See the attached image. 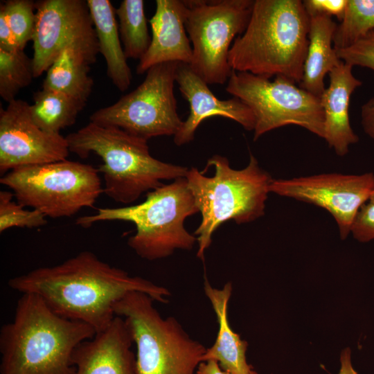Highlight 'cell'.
<instances>
[{"label": "cell", "instance_id": "cell-30", "mask_svg": "<svg viewBox=\"0 0 374 374\" xmlns=\"http://www.w3.org/2000/svg\"><path fill=\"white\" fill-rule=\"evenodd\" d=\"M350 233L361 242L374 240V189L358 211Z\"/></svg>", "mask_w": 374, "mask_h": 374}, {"label": "cell", "instance_id": "cell-9", "mask_svg": "<svg viewBox=\"0 0 374 374\" xmlns=\"http://www.w3.org/2000/svg\"><path fill=\"white\" fill-rule=\"evenodd\" d=\"M226 91L253 112L254 141L269 131L291 125L323 139L324 115L319 97L285 77L276 76L271 80L233 70Z\"/></svg>", "mask_w": 374, "mask_h": 374}, {"label": "cell", "instance_id": "cell-26", "mask_svg": "<svg viewBox=\"0 0 374 374\" xmlns=\"http://www.w3.org/2000/svg\"><path fill=\"white\" fill-rule=\"evenodd\" d=\"M35 78L33 58L24 50L0 48V96L8 103Z\"/></svg>", "mask_w": 374, "mask_h": 374}, {"label": "cell", "instance_id": "cell-2", "mask_svg": "<svg viewBox=\"0 0 374 374\" xmlns=\"http://www.w3.org/2000/svg\"><path fill=\"white\" fill-rule=\"evenodd\" d=\"M96 335L55 313L37 294H21L13 320L0 330V374H75L73 353Z\"/></svg>", "mask_w": 374, "mask_h": 374}, {"label": "cell", "instance_id": "cell-18", "mask_svg": "<svg viewBox=\"0 0 374 374\" xmlns=\"http://www.w3.org/2000/svg\"><path fill=\"white\" fill-rule=\"evenodd\" d=\"M353 67L341 61L329 73V85L319 97L324 115L323 139L341 157L359 141L350 125L349 105L352 93L362 82L353 75Z\"/></svg>", "mask_w": 374, "mask_h": 374}, {"label": "cell", "instance_id": "cell-6", "mask_svg": "<svg viewBox=\"0 0 374 374\" xmlns=\"http://www.w3.org/2000/svg\"><path fill=\"white\" fill-rule=\"evenodd\" d=\"M199 213L185 177L162 184L148 192L143 202L120 208H99L96 214L80 217L75 224L87 228L100 221H127L136 226L128 246L141 258L162 259L175 250H191L195 235L184 226L185 220Z\"/></svg>", "mask_w": 374, "mask_h": 374}, {"label": "cell", "instance_id": "cell-12", "mask_svg": "<svg viewBox=\"0 0 374 374\" xmlns=\"http://www.w3.org/2000/svg\"><path fill=\"white\" fill-rule=\"evenodd\" d=\"M35 78L46 72L67 48L80 52L91 64L96 62L98 42L87 1L42 0L35 2Z\"/></svg>", "mask_w": 374, "mask_h": 374}, {"label": "cell", "instance_id": "cell-31", "mask_svg": "<svg viewBox=\"0 0 374 374\" xmlns=\"http://www.w3.org/2000/svg\"><path fill=\"white\" fill-rule=\"evenodd\" d=\"M304 8L309 16H326L342 19L348 3V0H305Z\"/></svg>", "mask_w": 374, "mask_h": 374}, {"label": "cell", "instance_id": "cell-5", "mask_svg": "<svg viewBox=\"0 0 374 374\" xmlns=\"http://www.w3.org/2000/svg\"><path fill=\"white\" fill-rule=\"evenodd\" d=\"M213 166V177H206L195 168L188 169L185 177L201 222L194 235L197 238V256L204 259L214 232L224 222L233 220L238 224L254 221L265 215V202L273 179L250 154L248 165L240 170L232 168L226 157L215 154L207 161Z\"/></svg>", "mask_w": 374, "mask_h": 374}, {"label": "cell", "instance_id": "cell-7", "mask_svg": "<svg viewBox=\"0 0 374 374\" xmlns=\"http://www.w3.org/2000/svg\"><path fill=\"white\" fill-rule=\"evenodd\" d=\"M148 294L133 291L114 305L136 346L135 374H196L206 348L173 317L163 319Z\"/></svg>", "mask_w": 374, "mask_h": 374}, {"label": "cell", "instance_id": "cell-20", "mask_svg": "<svg viewBox=\"0 0 374 374\" xmlns=\"http://www.w3.org/2000/svg\"><path fill=\"white\" fill-rule=\"evenodd\" d=\"M337 26L332 17H310L308 45L299 87L318 97L326 88V75L341 62L333 44Z\"/></svg>", "mask_w": 374, "mask_h": 374}, {"label": "cell", "instance_id": "cell-14", "mask_svg": "<svg viewBox=\"0 0 374 374\" xmlns=\"http://www.w3.org/2000/svg\"><path fill=\"white\" fill-rule=\"evenodd\" d=\"M66 136L42 130L33 121L30 105L15 99L0 109V173L21 166L66 159Z\"/></svg>", "mask_w": 374, "mask_h": 374}, {"label": "cell", "instance_id": "cell-13", "mask_svg": "<svg viewBox=\"0 0 374 374\" xmlns=\"http://www.w3.org/2000/svg\"><path fill=\"white\" fill-rule=\"evenodd\" d=\"M374 189V174L328 173L273 179L269 192L319 206L328 211L345 239L355 217Z\"/></svg>", "mask_w": 374, "mask_h": 374}, {"label": "cell", "instance_id": "cell-4", "mask_svg": "<svg viewBox=\"0 0 374 374\" xmlns=\"http://www.w3.org/2000/svg\"><path fill=\"white\" fill-rule=\"evenodd\" d=\"M70 152L81 158L96 154L103 161V193L125 204L163 184V180L185 177L188 168L163 162L150 152L148 141L116 127L90 122L66 136Z\"/></svg>", "mask_w": 374, "mask_h": 374}, {"label": "cell", "instance_id": "cell-29", "mask_svg": "<svg viewBox=\"0 0 374 374\" xmlns=\"http://www.w3.org/2000/svg\"><path fill=\"white\" fill-rule=\"evenodd\" d=\"M338 57L344 63L368 68L374 71V31L355 44L336 50Z\"/></svg>", "mask_w": 374, "mask_h": 374}, {"label": "cell", "instance_id": "cell-32", "mask_svg": "<svg viewBox=\"0 0 374 374\" xmlns=\"http://www.w3.org/2000/svg\"><path fill=\"white\" fill-rule=\"evenodd\" d=\"M361 123L364 132L374 139V98L362 105Z\"/></svg>", "mask_w": 374, "mask_h": 374}, {"label": "cell", "instance_id": "cell-16", "mask_svg": "<svg viewBox=\"0 0 374 374\" xmlns=\"http://www.w3.org/2000/svg\"><path fill=\"white\" fill-rule=\"evenodd\" d=\"M133 343L125 321L116 316L107 328L77 346L73 355L75 374H135Z\"/></svg>", "mask_w": 374, "mask_h": 374}, {"label": "cell", "instance_id": "cell-28", "mask_svg": "<svg viewBox=\"0 0 374 374\" xmlns=\"http://www.w3.org/2000/svg\"><path fill=\"white\" fill-rule=\"evenodd\" d=\"M14 194L0 191V232L12 227L34 228L44 226L46 216L39 210H27L12 200Z\"/></svg>", "mask_w": 374, "mask_h": 374}, {"label": "cell", "instance_id": "cell-19", "mask_svg": "<svg viewBox=\"0 0 374 374\" xmlns=\"http://www.w3.org/2000/svg\"><path fill=\"white\" fill-rule=\"evenodd\" d=\"M204 290L215 312L218 332L213 346L206 348L203 362L214 359L230 374H249L252 368L246 359L248 344L231 329L228 320V303L232 294L231 283L228 282L222 289H217L213 287L206 278Z\"/></svg>", "mask_w": 374, "mask_h": 374}, {"label": "cell", "instance_id": "cell-27", "mask_svg": "<svg viewBox=\"0 0 374 374\" xmlns=\"http://www.w3.org/2000/svg\"><path fill=\"white\" fill-rule=\"evenodd\" d=\"M35 2L8 0L0 3V14L6 20L17 48L24 50L33 39L36 24Z\"/></svg>", "mask_w": 374, "mask_h": 374}, {"label": "cell", "instance_id": "cell-25", "mask_svg": "<svg viewBox=\"0 0 374 374\" xmlns=\"http://www.w3.org/2000/svg\"><path fill=\"white\" fill-rule=\"evenodd\" d=\"M374 31V0H348L345 12L337 26L335 50L346 48Z\"/></svg>", "mask_w": 374, "mask_h": 374}, {"label": "cell", "instance_id": "cell-35", "mask_svg": "<svg viewBox=\"0 0 374 374\" xmlns=\"http://www.w3.org/2000/svg\"><path fill=\"white\" fill-rule=\"evenodd\" d=\"M249 374H257V373L252 369Z\"/></svg>", "mask_w": 374, "mask_h": 374}, {"label": "cell", "instance_id": "cell-21", "mask_svg": "<svg viewBox=\"0 0 374 374\" xmlns=\"http://www.w3.org/2000/svg\"><path fill=\"white\" fill-rule=\"evenodd\" d=\"M98 42L106 62L107 75L121 91H126L132 75L120 39L116 10L109 0H87Z\"/></svg>", "mask_w": 374, "mask_h": 374}, {"label": "cell", "instance_id": "cell-8", "mask_svg": "<svg viewBox=\"0 0 374 374\" xmlns=\"http://www.w3.org/2000/svg\"><path fill=\"white\" fill-rule=\"evenodd\" d=\"M17 202L46 217H71L93 205L103 193L99 172L91 165L67 159L16 168L1 176Z\"/></svg>", "mask_w": 374, "mask_h": 374}, {"label": "cell", "instance_id": "cell-1", "mask_svg": "<svg viewBox=\"0 0 374 374\" xmlns=\"http://www.w3.org/2000/svg\"><path fill=\"white\" fill-rule=\"evenodd\" d=\"M8 285L21 294L38 295L57 314L85 323L96 333L109 327L116 317L114 305L128 292H144L163 304L170 296L166 287L130 276L89 251L11 278Z\"/></svg>", "mask_w": 374, "mask_h": 374}, {"label": "cell", "instance_id": "cell-34", "mask_svg": "<svg viewBox=\"0 0 374 374\" xmlns=\"http://www.w3.org/2000/svg\"><path fill=\"white\" fill-rule=\"evenodd\" d=\"M340 369L339 374H358L351 362L350 348L344 349L340 356Z\"/></svg>", "mask_w": 374, "mask_h": 374}, {"label": "cell", "instance_id": "cell-10", "mask_svg": "<svg viewBox=\"0 0 374 374\" xmlns=\"http://www.w3.org/2000/svg\"><path fill=\"white\" fill-rule=\"evenodd\" d=\"M185 23L192 44V70L207 84H223L231 74L233 41L245 30L253 0L184 1Z\"/></svg>", "mask_w": 374, "mask_h": 374}, {"label": "cell", "instance_id": "cell-23", "mask_svg": "<svg viewBox=\"0 0 374 374\" xmlns=\"http://www.w3.org/2000/svg\"><path fill=\"white\" fill-rule=\"evenodd\" d=\"M85 104L62 92L42 88L33 94L30 112L35 123L42 130L60 134L71 126Z\"/></svg>", "mask_w": 374, "mask_h": 374}, {"label": "cell", "instance_id": "cell-15", "mask_svg": "<svg viewBox=\"0 0 374 374\" xmlns=\"http://www.w3.org/2000/svg\"><path fill=\"white\" fill-rule=\"evenodd\" d=\"M176 82L182 96L188 102L190 113L174 136V143L182 145L194 139L199 124L211 116L233 120L247 131H253L255 118L249 107L236 97L228 100L217 98L208 84L185 63H179Z\"/></svg>", "mask_w": 374, "mask_h": 374}, {"label": "cell", "instance_id": "cell-11", "mask_svg": "<svg viewBox=\"0 0 374 374\" xmlns=\"http://www.w3.org/2000/svg\"><path fill=\"white\" fill-rule=\"evenodd\" d=\"M178 62L154 65L134 90L90 116V122L118 127L139 138L175 136L183 122L177 112L174 84Z\"/></svg>", "mask_w": 374, "mask_h": 374}, {"label": "cell", "instance_id": "cell-22", "mask_svg": "<svg viewBox=\"0 0 374 374\" xmlns=\"http://www.w3.org/2000/svg\"><path fill=\"white\" fill-rule=\"evenodd\" d=\"M90 65L83 54L67 48L47 70L42 88L62 92L86 105L93 86Z\"/></svg>", "mask_w": 374, "mask_h": 374}, {"label": "cell", "instance_id": "cell-3", "mask_svg": "<svg viewBox=\"0 0 374 374\" xmlns=\"http://www.w3.org/2000/svg\"><path fill=\"white\" fill-rule=\"evenodd\" d=\"M310 17L300 0H255L245 30L229 55L232 70L301 81Z\"/></svg>", "mask_w": 374, "mask_h": 374}, {"label": "cell", "instance_id": "cell-33", "mask_svg": "<svg viewBox=\"0 0 374 374\" xmlns=\"http://www.w3.org/2000/svg\"><path fill=\"white\" fill-rule=\"evenodd\" d=\"M196 374H230L223 370L219 363L214 359L201 362L196 371Z\"/></svg>", "mask_w": 374, "mask_h": 374}, {"label": "cell", "instance_id": "cell-17", "mask_svg": "<svg viewBox=\"0 0 374 374\" xmlns=\"http://www.w3.org/2000/svg\"><path fill=\"white\" fill-rule=\"evenodd\" d=\"M187 12L184 1H156V10L150 20L151 43L139 60L136 67L138 74H143L161 63L190 64L193 49L185 26Z\"/></svg>", "mask_w": 374, "mask_h": 374}, {"label": "cell", "instance_id": "cell-24", "mask_svg": "<svg viewBox=\"0 0 374 374\" xmlns=\"http://www.w3.org/2000/svg\"><path fill=\"white\" fill-rule=\"evenodd\" d=\"M118 31L127 59L140 60L151 43L143 0H123L116 9Z\"/></svg>", "mask_w": 374, "mask_h": 374}]
</instances>
